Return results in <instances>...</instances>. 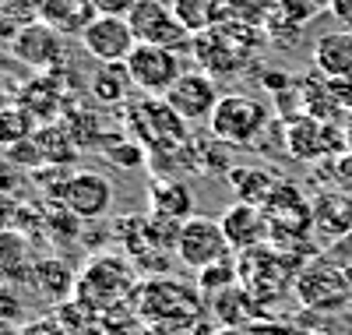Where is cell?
<instances>
[{
    "instance_id": "cell-1",
    "label": "cell",
    "mask_w": 352,
    "mask_h": 335,
    "mask_svg": "<svg viewBox=\"0 0 352 335\" xmlns=\"http://www.w3.org/2000/svg\"><path fill=\"white\" fill-rule=\"evenodd\" d=\"M131 303H134L138 318L152 321V325H169L180 332L201 318L204 293L180 283V279H148L134 290Z\"/></svg>"
},
{
    "instance_id": "cell-2",
    "label": "cell",
    "mask_w": 352,
    "mask_h": 335,
    "mask_svg": "<svg viewBox=\"0 0 352 335\" xmlns=\"http://www.w3.org/2000/svg\"><path fill=\"white\" fill-rule=\"evenodd\" d=\"M272 124L275 116L264 99L247 96V92H226L208 120V134L229 148H254L261 134L272 131Z\"/></svg>"
},
{
    "instance_id": "cell-3",
    "label": "cell",
    "mask_w": 352,
    "mask_h": 335,
    "mask_svg": "<svg viewBox=\"0 0 352 335\" xmlns=\"http://www.w3.org/2000/svg\"><path fill=\"white\" fill-rule=\"evenodd\" d=\"M138 265L120 254H96L78 276L74 296L96 311H109L116 303H127L138 290Z\"/></svg>"
},
{
    "instance_id": "cell-4",
    "label": "cell",
    "mask_w": 352,
    "mask_h": 335,
    "mask_svg": "<svg viewBox=\"0 0 352 335\" xmlns=\"http://www.w3.org/2000/svg\"><path fill=\"white\" fill-rule=\"evenodd\" d=\"M127 128L144 148H148V156H169V152H180V145L190 141L187 138L190 124H184L162 96H144V99L131 103Z\"/></svg>"
},
{
    "instance_id": "cell-5",
    "label": "cell",
    "mask_w": 352,
    "mask_h": 335,
    "mask_svg": "<svg viewBox=\"0 0 352 335\" xmlns=\"http://www.w3.org/2000/svg\"><path fill=\"white\" fill-rule=\"evenodd\" d=\"M292 296L307 311H317V314H335L342 307H352V286L345 279V268L335 265L328 254H317V258L303 261V268L296 272Z\"/></svg>"
},
{
    "instance_id": "cell-6",
    "label": "cell",
    "mask_w": 352,
    "mask_h": 335,
    "mask_svg": "<svg viewBox=\"0 0 352 335\" xmlns=\"http://www.w3.org/2000/svg\"><path fill=\"white\" fill-rule=\"evenodd\" d=\"M261 208H264V216H268V223H272V243L278 251H289L292 243H296V247H310V236H314V201L296 184L282 180Z\"/></svg>"
},
{
    "instance_id": "cell-7",
    "label": "cell",
    "mask_w": 352,
    "mask_h": 335,
    "mask_svg": "<svg viewBox=\"0 0 352 335\" xmlns=\"http://www.w3.org/2000/svg\"><path fill=\"white\" fill-rule=\"evenodd\" d=\"M240 283L254 300H278L296 286V272L303 268L300 261H292L285 251H278L275 243L257 247L240 254Z\"/></svg>"
},
{
    "instance_id": "cell-8",
    "label": "cell",
    "mask_w": 352,
    "mask_h": 335,
    "mask_svg": "<svg viewBox=\"0 0 352 335\" xmlns=\"http://www.w3.org/2000/svg\"><path fill=\"white\" fill-rule=\"evenodd\" d=\"M176 258H180L187 268L201 272L208 265H219V261H229L232 251L229 240H226V230L219 219H208V216H190L184 226H180V236H176Z\"/></svg>"
},
{
    "instance_id": "cell-9",
    "label": "cell",
    "mask_w": 352,
    "mask_h": 335,
    "mask_svg": "<svg viewBox=\"0 0 352 335\" xmlns=\"http://www.w3.org/2000/svg\"><path fill=\"white\" fill-rule=\"evenodd\" d=\"M124 68H127L131 85L144 96H166L176 85V78L184 74L180 53H173L166 46H148V43H138L131 57L124 60Z\"/></svg>"
},
{
    "instance_id": "cell-10",
    "label": "cell",
    "mask_w": 352,
    "mask_h": 335,
    "mask_svg": "<svg viewBox=\"0 0 352 335\" xmlns=\"http://www.w3.org/2000/svg\"><path fill=\"white\" fill-rule=\"evenodd\" d=\"M131 28H134V39L138 43H148V46H166L173 53H180L187 46H194V36L176 21L173 4L166 0H138L134 11L127 14Z\"/></svg>"
},
{
    "instance_id": "cell-11",
    "label": "cell",
    "mask_w": 352,
    "mask_h": 335,
    "mask_svg": "<svg viewBox=\"0 0 352 335\" xmlns=\"http://www.w3.org/2000/svg\"><path fill=\"white\" fill-rule=\"evenodd\" d=\"M64 32H56L53 25H46L43 18L28 21L18 28L14 43L8 46V53L18 60V64L32 68L36 74H53L56 68L64 64Z\"/></svg>"
},
{
    "instance_id": "cell-12",
    "label": "cell",
    "mask_w": 352,
    "mask_h": 335,
    "mask_svg": "<svg viewBox=\"0 0 352 335\" xmlns=\"http://www.w3.org/2000/svg\"><path fill=\"white\" fill-rule=\"evenodd\" d=\"M169 106H173V113L184 120V124H208L212 120V113H215V106H219V85H215V78L208 74V71H184L180 78H176V85L169 88V92L162 96Z\"/></svg>"
},
{
    "instance_id": "cell-13",
    "label": "cell",
    "mask_w": 352,
    "mask_h": 335,
    "mask_svg": "<svg viewBox=\"0 0 352 335\" xmlns=\"http://www.w3.org/2000/svg\"><path fill=\"white\" fill-rule=\"evenodd\" d=\"M56 201H60L67 212L81 223H92V219H102L109 205H113V184L102 176V173H92V170H78L71 173L60 191H56Z\"/></svg>"
},
{
    "instance_id": "cell-14",
    "label": "cell",
    "mask_w": 352,
    "mask_h": 335,
    "mask_svg": "<svg viewBox=\"0 0 352 335\" xmlns=\"http://www.w3.org/2000/svg\"><path fill=\"white\" fill-rule=\"evenodd\" d=\"M285 152L292 159H300V163H320V159H331L335 152L345 148V138L324 124V120H314V116H296V120H289L285 124Z\"/></svg>"
},
{
    "instance_id": "cell-15",
    "label": "cell",
    "mask_w": 352,
    "mask_h": 335,
    "mask_svg": "<svg viewBox=\"0 0 352 335\" xmlns=\"http://www.w3.org/2000/svg\"><path fill=\"white\" fill-rule=\"evenodd\" d=\"M134 46H138V39H134L131 21L113 18V14H99L81 36V50L92 57L96 64H124Z\"/></svg>"
},
{
    "instance_id": "cell-16",
    "label": "cell",
    "mask_w": 352,
    "mask_h": 335,
    "mask_svg": "<svg viewBox=\"0 0 352 335\" xmlns=\"http://www.w3.org/2000/svg\"><path fill=\"white\" fill-rule=\"evenodd\" d=\"M226 240L236 254L257 251V247H268L272 243V223L264 216L261 205H247V201H232L222 216H219Z\"/></svg>"
},
{
    "instance_id": "cell-17",
    "label": "cell",
    "mask_w": 352,
    "mask_h": 335,
    "mask_svg": "<svg viewBox=\"0 0 352 335\" xmlns=\"http://www.w3.org/2000/svg\"><path fill=\"white\" fill-rule=\"evenodd\" d=\"M352 233V194L349 191H320L314 198V236L320 243H338Z\"/></svg>"
},
{
    "instance_id": "cell-18",
    "label": "cell",
    "mask_w": 352,
    "mask_h": 335,
    "mask_svg": "<svg viewBox=\"0 0 352 335\" xmlns=\"http://www.w3.org/2000/svg\"><path fill=\"white\" fill-rule=\"evenodd\" d=\"M148 216L187 223L194 216V194L180 176H155L148 184Z\"/></svg>"
},
{
    "instance_id": "cell-19",
    "label": "cell",
    "mask_w": 352,
    "mask_h": 335,
    "mask_svg": "<svg viewBox=\"0 0 352 335\" xmlns=\"http://www.w3.org/2000/svg\"><path fill=\"white\" fill-rule=\"evenodd\" d=\"M310 60L320 78H349L352 74V32L349 28H331L314 39Z\"/></svg>"
},
{
    "instance_id": "cell-20",
    "label": "cell",
    "mask_w": 352,
    "mask_h": 335,
    "mask_svg": "<svg viewBox=\"0 0 352 335\" xmlns=\"http://www.w3.org/2000/svg\"><path fill=\"white\" fill-rule=\"evenodd\" d=\"M39 18L64 36H85V28L99 18L92 0H39Z\"/></svg>"
},
{
    "instance_id": "cell-21",
    "label": "cell",
    "mask_w": 352,
    "mask_h": 335,
    "mask_svg": "<svg viewBox=\"0 0 352 335\" xmlns=\"http://www.w3.org/2000/svg\"><path fill=\"white\" fill-rule=\"evenodd\" d=\"M229 187L236 194V201H247V205H264L272 198V191L282 184V176L268 166H250V163H236L229 173Z\"/></svg>"
},
{
    "instance_id": "cell-22",
    "label": "cell",
    "mask_w": 352,
    "mask_h": 335,
    "mask_svg": "<svg viewBox=\"0 0 352 335\" xmlns=\"http://www.w3.org/2000/svg\"><path fill=\"white\" fill-rule=\"evenodd\" d=\"M32 290L46 300V303H67L71 296H74V290H78V276L71 272V265L67 261H60V258H43V261H36V268H32Z\"/></svg>"
},
{
    "instance_id": "cell-23",
    "label": "cell",
    "mask_w": 352,
    "mask_h": 335,
    "mask_svg": "<svg viewBox=\"0 0 352 335\" xmlns=\"http://www.w3.org/2000/svg\"><path fill=\"white\" fill-rule=\"evenodd\" d=\"M18 106H25L32 113L36 124H50L64 106V92L56 85V74H36L32 81H25L18 92Z\"/></svg>"
},
{
    "instance_id": "cell-24",
    "label": "cell",
    "mask_w": 352,
    "mask_h": 335,
    "mask_svg": "<svg viewBox=\"0 0 352 335\" xmlns=\"http://www.w3.org/2000/svg\"><path fill=\"white\" fill-rule=\"evenodd\" d=\"M173 14L190 36H201L208 28L226 21V0H169Z\"/></svg>"
},
{
    "instance_id": "cell-25",
    "label": "cell",
    "mask_w": 352,
    "mask_h": 335,
    "mask_svg": "<svg viewBox=\"0 0 352 335\" xmlns=\"http://www.w3.org/2000/svg\"><path fill=\"white\" fill-rule=\"evenodd\" d=\"M36 261H28V247L18 233L0 230V279H32Z\"/></svg>"
},
{
    "instance_id": "cell-26",
    "label": "cell",
    "mask_w": 352,
    "mask_h": 335,
    "mask_svg": "<svg viewBox=\"0 0 352 335\" xmlns=\"http://www.w3.org/2000/svg\"><path fill=\"white\" fill-rule=\"evenodd\" d=\"M36 116L28 113L25 106H0V148H14L21 141L36 138Z\"/></svg>"
},
{
    "instance_id": "cell-27",
    "label": "cell",
    "mask_w": 352,
    "mask_h": 335,
    "mask_svg": "<svg viewBox=\"0 0 352 335\" xmlns=\"http://www.w3.org/2000/svg\"><path fill=\"white\" fill-rule=\"evenodd\" d=\"M99 145H102V156L116 170H138L144 159H148V148H144L134 134H106Z\"/></svg>"
},
{
    "instance_id": "cell-28",
    "label": "cell",
    "mask_w": 352,
    "mask_h": 335,
    "mask_svg": "<svg viewBox=\"0 0 352 335\" xmlns=\"http://www.w3.org/2000/svg\"><path fill=\"white\" fill-rule=\"evenodd\" d=\"M127 68L124 64H99V71L92 74V96L99 103H124L127 96Z\"/></svg>"
},
{
    "instance_id": "cell-29",
    "label": "cell",
    "mask_w": 352,
    "mask_h": 335,
    "mask_svg": "<svg viewBox=\"0 0 352 335\" xmlns=\"http://www.w3.org/2000/svg\"><path fill=\"white\" fill-rule=\"evenodd\" d=\"M32 141H36V148H39L43 163L64 166V163L74 156V141H71V134H60L56 128H39Z\"/></svg>"
},
{
    "instance_id": "cell-30",
    "label": "cell",
    "mask_w": 352,
    "mask_h": 335,
    "mask_svg": "<svg viewBox=\"0 0 352 335\" xmlns=\"http://www.w3.org/2000/svg\"><path fill=\"white\" fill-rule=\"evenodd\" d=\"M324 8L338 21V28H349L352 32V0H324Z\"/></svg>"
},
{
    "instance_id": "cell-31",
    "label": "cell",
    "mask_w": 352,
    "mask_h": 335,
    "mask_svg": "<svg viewBox=\"0 0 352 335\" xmlns=\"http://www.w3.org/2000/svg\"><path fill=\"white\" fill-rule=\"evenodd\" d=\"M99 14H113V18H127L134 11L138 0H92Z\"/></svg>"
},
{
    "instance_id": "cell-32",
    "label": "cell",
    "mask_w": 352,
    "mask_h": 335,
    "mask_svg": "<svg viewBox=\"0 0 352 335\" xmlns=\"http://www.w3.org/2000/svg\"><path fill=\"white\" fill-rule=\"evenodd\" d=\"M328 85H331L338 106H342V110H352V74H349V78H328Z\"/></svg>"
},
{
    "instance_id": "cell-33",
    "label": "cell",
    "mask_w": 352,
    "mask_h": 335,
    "mask_svg": "<svg viewBox=\"0 0 352 335\" xmlns=\"http://www.w3.org/2000/svg\"><path fill=\"white\" fill-rule=\"evenodd\" d=\"M25 311H21V303H18V296L14 293H8V290H0V318H8V321H18Z\"/></svg>"
},
{
    "instance_id": "cell-34",
    "label": "cell",
    "mask_w": 352,
    "mask_h": 335,
    "mask_svg": "<svg viewBox=\"0 0 352 335\" xmlns=\"http://www.w3.org/2000/svg\"><path fill=\"white\" fill-rule=\"evenodd\" d=\"M0 335H21V332L14 328V321H8V318H0Z\"/></svg>"
},
{
    "instance_id": "cell-35",
    "label": "cell",
    "mask_w": 352,
    "mask_h": 335,
    "mask_svg": "<svg viewBox=\"0 0 352 335\" xmlns=\"http://www.w3.org/2000/svg\"><path fill=\"white\" fill-rule=\"evenodd\" d=\"M345 148L352 152V120H349V128H345Z\"/></svg>"
},
{
    "instance_id": "cell-36",
    "label": "cell",
    "mask_w": 352,
    "mask_h": 335,
    "mask_svg": "<svg viewBox=\"0 0 352 335\" xmlns=\"http://www.w3.org/2000/svg\"><path fill=\"white\" fill-rule=\"evenodd\" d=\"M345 279H349V286H352V265H345Z\"/></svg>"
}]
</instances>
